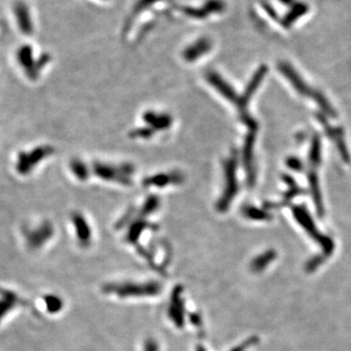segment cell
<instances>
[{
	"label": "cell",
	"mask_w": 351,
	"mask_h": 351,
	"mask_svg": "<svg viewBox=\"0 0 351 351\" xmlns=\"http://www.w3.org/2000/svg\"><path fill=\"white\" fill-rule=\"evenodd\" d=\"M180 181H181V176L178 174H161V175L153 176L152 178L145 180V184L147 186H150V185L163 186V185H167L168 183L180 182Z\"/></svg>",
	"instance_id": "cell-8"
},
{
	"label": "cell",
	"mask_w": 351,
	"mask_h": 351,
	"mask_svg": "<svg viewBox=\"0 0 351 351\" xmlns=\"http://www.w3.org/2000/svg\"><path fill=\"white\" fill-rule=\"evenodd\" d=\"M182 288L177 287L173 291L171 304H170L168 314L172 321L178 326L182 328L184 324V313H183V303L182 299Z\"/></svg>",
	"instance_id": "cell-4"
},
{
	"label": "cell",
	"mask_w": 351,
	"mask_h": 351,
	"mask_svg": "<svg viewBox=\"0 0 351 351\" xmlns=\"http://www.w3.org/2000/svg\"><path fill=\"white\" fill-rule=\"evenodd\" d=\"M327 257L326 256H315L313 258H311L310 260L307 261V263L304 266V269L307 273H311L315 271L318 267H320L325 261H326Z\"/></svg>",
	"instance_id": "cell-12"
},
{
	"label": "cell",
	"mask_w": 351,
	"mask_h": 351,
	"mask_svg": "<svg viewBox=\"0 0 351 351\" xmlns=\"http://www.w3.org/2000/svg\"><path fill=\"white\" fill-rule=\"evenodd\" d=\"M162 286L158 282L146 283H120L108 284L104 287V292L107 294H114L120 298L129 297H147L158 295Z\"/></svg>",
	"instance_id": "cell-1"
},
{
	"label": "cell",
	"mask_w": 351,
	"mask_h": 351,
	"mask_svg": "<svg viewBox=\"0 0 351 351\" xmlns=\"http://www.w3.org/2000/svg\"><path fill=\"white\" fill-rule=\"evenodd\" d=\"M15 297H5L3 300H0V321L15 306Z\"/></svg>",
	"instance_id": "cell-13"
},
{
	"label": "cell",
	"mask_w": 351,
	"mask_h": 351,
	"mask_svg": "<svg viewBox=\"0 0 351 351\" xmlns=\"http://www.w3.org/2000/svg\"><path fill=\"white\" fill-rule=\"evenodd\" d=\"M145 120L147 124H150L156 129H161V130L168 128L172 122V119L169 116L162 115V114L160 115L153 112H147L145 115Z\"/></svg>",
	"instance_id": "cell-9"
},
{
	"label": "cell",
	"mask_w": 351,
	"mask_h": 351,
	"mask_svg": "<svg viewBox=\"0 0 351 351\" xmlns=\"http://www.w3.org/2000/svg\"><path fill=\"white\" fill-rule=\"evenodd\" d=\"M245 215L249 218H254V219H265V218H267V216L263 213H260L258 212L257 210H252V209H248L246 211H244Z\"/></svg>",
	"instance_id": "cell-16"
},
{
	"label": "cell",
	"mask_w": 351,
	"mask_h": 351,
	"mask_svg": "<svg viewBox=\"0 0 351 351\" xmlns=\"http://www.w3.org/2000/svg\"><path fill=\"white\" fill-rule=\"evenodd\" d=\"M52 234L53 230L51 226L44 225L39 230H36L33 234L30 233V235L28 236V243L33 248H38L46 242L52 236Z\"/></svg>",
	"instance_id": "cell-7"
},
{
	"label": "cell",
	"mask_w": 351,
	"mask_h": 351,
	"mask_svg": "<svg viewBox=\"0 0 351 351\" xmlns=\"http://www.w3.org/2000/svg\"><path fill=\"white\" fill-rule=\"evenodd\" d=\"M150 228H151L150 225L145 222L144 220H139V221L135 222L133 227H131L128 231L127 240L132 244L137 242V240L139 239V237L143 233V231L146 229H150Z\"/></svg>",
	"instance_id": "cell-10"
},
{
	"label": "cell",
	"mask_w": 351,
	"mask_h": 351,
	"mask_svg": "<svg viewBox=\"0 0 351 351\" xmlns=\"http://www.w3.org/2000/svg\"><path fill=\"white\" fill-rule=\"evenodd\" d=\"M144 351H159L158 343L154 339H149L145 341Z\"/></svg>",
	"instance_id": "cell-17"
},
{
	"label": "cell",
	"mask_w": 351,
	"mask_h": 351,
	"mask_svg": "<svg viewBox=\"0 0 351 351\" xmlns=\"http://www.w3.org/2000/svg\"><path fill=\"white\" fill-rule=\"evenodd\" d=\"M133 168L129 165H123L120 167H114L106 164H96L95 172L98 176L106 181H114L127 184L130 182V176L132 175Z\"/></svg>",
	"instance_id": "cell-3"
},
{
	"label": "cell",
	"mask_w": 351,
	"mask_h": 351,
	"mask_svg": "<svg viewBox=\"0 0 351 351\" xmlns=\"http://www.w3.org/2000/svg\"><path fill=\"white\" fill-rule=\"evenodd\" d=\"M73 225L76 230L77 238L82 245L87 246L91 241V230L88 222L81 215L77 214L73 217Z\"/></svg>",
	"instance_id": "cell-5"
},
{
	"label": "cell",
	"mask_w": 351,
	"mask_h": 351,
	"mask_svg": "<svg viewBox=\"0 0 351 351\" xmlns=\"http://www.w3.org/2000/svg\"><path fill=\"white\" fill-rule=\"evenodd\" d=\"M276 259V252L274 250H269L256 257L251 263V270L254 273H260L264 271L270 263Z\"/></svg>",
	"instance_id": "cell-6"
},
{
	"label": "cell",
	"mask_w": 351,
	"mask_h": 351,
	"mask_svg": "<svg viewBox=\"0 0 351 351\" xmlns=\"http://www.w3.org/2000/svg\"><path fill=\"white\" fill-rule=\"evenodd\" d=\"M46 308L50 313H58L63 307V302L60 297L55 295H48L44 297Z\"/></svg>",
	"instance_id": "cell-11"
},
{
	"label": "cell",
	"mask_w": 351,
	"mask_h": 351,
	"mask_svg": "<svg viewBox=\"0 0 351 351\" xmlns=\"http://www.w3.org/2000/svg\"><path fill=\"white\" fill-rule=\"evenodd\" d=\"M259 341H260V339L258 337H252V338L245 340L243 343L237 345L235 348H233V349H231L230 351H245L247 348H249L250 346L257 344Z\"/></svg>",
	"instance_id": "cell-14"
},
{
	"label": "cell",
	"mask_w": 351,
	"mask_h": 351,
	"mask_svg": "<svg viewBox=\"0 0 351 351\" xmlns=\"http://www.w3.org/2000/svg\"><path fill=\"white\" fill-rule=\"evenodd\" d=\"M73 169L74 174H76V176L80 179H85L87 178V170L85 168L84 164L77 161L75 163H73Z\"/></svg>",
	"instance_id": "cell-15"
},
{
	"label": "cell",
	"mask_w": 351,
	"mask_h": 351,
	"mask_svg": "<svg viewBox=\"0 0 351 351\" xmlns=\"http://www.w3.org/2000/svg\"><path fill=\"white\" fill-rule=\"evenodd\" d=\"M197 351H206V349L204 348V346L198 345V346H197Z\"/></svg>",
	"instance_id": "cell-18"
},
{
	"label": "cell",
	"mask_w": 351,
	"mask_h": 351,
	"mask_svg": "<svg viewBox=\"0 0 351 351\" xmlns=\"http://www.w3.org/2000/svg\"><path fill=\"white\" fill-rule=\"evenodd\" d=\"M226 186L220 199L217 203V209L219 212H226L230 205L231 200L237 193V182L235 179V161L231 157L225 163Z\"/></svg>",
	"instance_id": "cell-2"
}]
</instances>
